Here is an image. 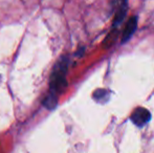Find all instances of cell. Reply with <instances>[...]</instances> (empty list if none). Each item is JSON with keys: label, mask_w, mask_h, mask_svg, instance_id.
Returning <instances> with one entry per match:
<instances>
[{"label": "cell", "mask_w": 154, "mask_h": 153, "mask_svg": "<svg viewBox=\"0 0 154 153\" xmlns=\"http://www.w3.org/2000/svg\"><path fill=\"white\" fill-rule=\"evenodd\" d=\"M68 58L61 57L54 65L49 79V91L55 94L61 93L67 85L66 74L68 69Z\"/></svg>", "instance_id": "6da1fadb"}, {"label": "cell", "mask_w": 154, "mask_h": 153, "mask_svg": "<svg viewBox=\"0 0 154 153\" xmlns=\"http://www.w3.org/2000/svg\"><path fill=\"white\" fill-rule=\"evenodd\" d=\"M127 2L128 0H121L120 6H119L118 11H116V14L114 16L113 20V26L116 27L119 25H121V23L123 22V20L125 19L126 13H127Z\"/></svg>", "instance_id": "277c9868"}, {"label": "cell", "mask_w": 154, "mask_h": 153, "mask_svg": "<svg viewBox=\"0 0 154 153\" xmlns=\"http://www.w3.org/2000/svg\"><path fill=\"white\" fill-rule=\"evenodd\" d=\"M92 96H93V99H94V101L103 104V103H106L109 100L110 93L108 90L104 89V88H100V89H97L93 92Z\"/></svg>", "instance_id": "8992f818"}, {"label": "cell", "mask_w": 154, "mask_h": 153, "mask_svg": "<svg viewBox=\"0 0 154 153\" xmlns=\"http://www.w3.org/2000/svg\"><path fill=\"white\" fill-rule=\"evenodd\" d=\"M130 120L137 127H143L148 124L149 121L151 120V113L148 109L144 107H138L133 111V113L130 116Z\"/></svg>", "instance_id": "7a4b0ae2"}, {"label": "cell", "mask_w": 154, "mask_h": 153, "mask_svg": "<svg viewBox=\"0 0 154 153\" xmlns=\"http://www.w3.org/2000/svg\"><path fill=\"white\" fill-rule=\"evenodd\" d=\"M43 106L46 107L47 109H54L56 106H57L58 104V96L55 93H53V92L48 91V93L46 94V96L44 98V100H43L42 102Z\"/></svg>", "instance_id": "5b68a950"}, {"label": "cell", "mask_w": 154, "mask_h": 153, "mask_svg": "<svg viewBox=\"0 0 154 153\" xmlns=\"http://www.w3.org/2000/svg\"><path fill=\"white\" fill-rule=\"evenodd\" d=\"M137 27V17L133 16L128 20L125 29H124L123 35H122V43H126L130 38L133 36L134 32L136 31Z\"/></svg>", "instance_id": "3957f363"}]
</instances>
